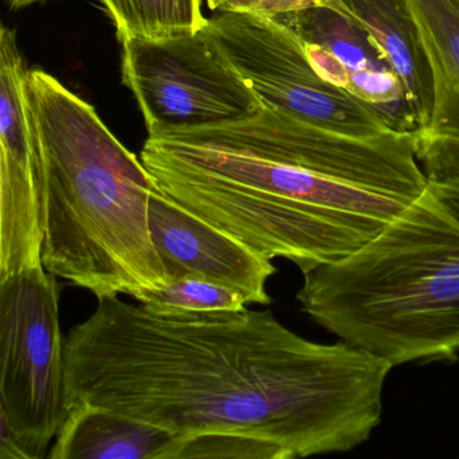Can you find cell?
I'll return each instance as SVG.
<instances>
[{"mask_svg": "<svg viewBox=\"0 0 459 459\" xmlns=\"http://www.w3.org/2000/svg\"><path fill=\"white\" fill-rule=\"evenodd\" d=\"M393 368L347 342L304 339L272 310L155 315L110 296L65 337L69 409L100 407L180 438L250 437L290 459L366 444Z\"/></svg>", "mask_w": 459, "mask_h": 459, "instance_id": "obj_1", "label": "cell"}, {"mask_svg": "<svg viewBox=\"0 0 459 459\" xmlns=\"http://www.w3.org/2000/svg\"><path fill=\"white\" fill-rule=\"evenodd\" d=\"M140 161L164 196L302 275L352 255L428 182L414 132L350 137L264 105L243 120L148 135Z\"/></svg>", "mask_w": 459, "mask_h": 459, "instance_id": "obj_2", "label": "cell"}, {"mask_svg": "<svg viewBox=\"0 0 459 459\" xmlns=\"http://www.w3.org/2000/svg\"><path fill=\"white\" fill-rule=\"evenodd\" d=\"M23 97L45 181L43 269L97 299L143 304L169 282L148 225L152 177L89 102L45 70H26Z\"/></svg>", "mask_w": 459, "mask_h": 459, "instance_id": "obj_3", "label": "cell"}, {"mask_svg": "<svg viewBox=\"0 0 459 459\" xmlns=\"http://www.w3.org/2000/svg\"><path fill=\"white\" fill-rule=\"evenodd\" d=\"M302 312L342 341L390 361L459 357V174L420 196L352 255L304 275Z\"/></svg>", "mask_w": 459, "mask_h": 459, "instance_id": "obj_4", "label": "cell"}, {"mask_svg": "<svg viewBox=\"0 0 459 459\" xmlns=\"http://www.w3.org/2000/svg\"><path fill=\"white\" fill-rule=\"evenodd\" d=\"M0 411L30 459L46 457L69 412L59 286L43 266L0 280Z\"/></svg>", "mask_w": 459, "mask_h": 459, "instance_id": "obj_5", "label": "cell"}, {"mask_svg": "<svg viewBox=\"0 0 459 459\" xmlns=\"http://www.w3.org/2000/svg\"><path fill=\"white\" fill-rule=\"evenodd\" d=\"M201 31L264 107L350 137L393 131L351 92L324 80L307 58L301 38L283 22L220 13L207 19Z\"/></svg>", "mask_w": 459, "mask_h": 459, "instance_id": "obj_6", "label": "cell"}, {"mask_svg": "<svg viewBox=\"0 0 459 459\" xmlns=\"http://www.w3.org/2000/svg\"><path fill=\"white\" fill-rule=\"evenodd\" d=\"M121 43L124 84L139 102L148 135L243 120L264 107L202 31Z\"/></svg>", "mask_w": 459, "mask_h": 459, "instance_id": "obj_7", "label": "cell"}, {"mask_svg": "<svg viewBox=\"0 0 459 459\" xmlns=\"http://www.w3.org/2000/svg\"><path fill=\"white\" fill-rule=\"evenodd\" d=\"M148 225L167 277H195L243 294L247 305H270L267 282L277 269L242 243L164 196L158 186L148 204Z\"/></svg>", "mask_w": 459, "mask_h": 459, "instance_id": "obj_8", "label": "cell"}, {"mask_svg": "<svg viewBox=\"0 0 459 459\" xmlns=\"http://www.w3.org/2000/svg\"><path fill=\"white\" fill-rule=\"evenodd\" d=\"M430 62L433 112L414 131L415 156L428 178L459 174V0H407Z\"/></svg>", "mask_w": 459, "mask_h": 459, "instance_id": "obj_9", "label": "cell"}, {"mask_svg": "<svg viewBox=\"0 0 459 459\" xmlns=\"http://www.w3.org/2000/svg\"><path fill=\"white\" fill-rule=\"evenodd\" d=\"M355 19L382 49L418 121L428 124L433 112L434 83L417 22L407 0H329Z\"/></svg>", "mask_w": 459, "mask_h": 459, "instance_id": "obj_10", "label": "cell"}, {"mask_svg": "<svg viewBox=\"0 0 459 459\" xmlns=\"http://www.w3.org/2000/svg\"><path fill=\"white\" fill-rule=\"evenodd\" d=\"M180 437L100 407H70L50 459H172Z\"/></svg>", "mask_w": 459, "mask_h": 459, "instance_id": "obj_11", "label": "cell"}, {"mask_svg": "<svg viewBox=\"0 0 459 459\" xmlns=\"http://www.w3.org/2000/svg\"><path fill=\"white\" fill-rule=\"evenodd\" d=\"M275 19L290 27L305 42L320 45L331 53L350 75L348 92L371 73L393 70L374 38L332 3Z\"/></svg>", "mask_w": 459, "mask_h": 459, "instance_id": "obj_12", "label": "cell"}, {"mask_svg": "<svg viewBox=\"0 0 459 459\" xmlns=\"http://www.w3.org/2000/svg\"><path fill=\"white\" fill-rule=\"evenodd\" d=\"M45 199L35 182L11 170L0 153V280L42 266Z\"/></svg>", "mask_w": 459, "mask_h": 459, "instance_id": "obj_13", "label": "cell"}, {"mask_svg": "<svg viewBox=\"0 0 459 459\" xmlns=\"http://www.w3.org/2000/svg\"><path fill=\"white\" fill-rule=\"evenodd\" d=\"M26 70L15 31L0 21V153L11 169L32 178L45 197L42 166L24 105Z\"/></svg>", "mask_w": 459, "mask_h": 459, "instance_id": "obj_14", "label": "cell"}, {"mask_svg": "<svg viewBox=\"0 0 459 459\" xmlns=\"http://www.w3.org/2000/svg\"><path fill=\"white\" fill-rule=\"evenodd\" d=\"M115 22L120 40H164L201 31L207 18L202 0H100Z\"/></svg>", "mask_w": 459, "mask_h": 459, "instance_id": "obj_15", "label": "cell"}, {"mask_svg": "<svg viewBox=\"0 0 459 459\" xmlns=\"http://www.w3.org/2000/svg\"><path fill=\"white\" fill-rule=\"evenodd\" d=\"M143 307L151 314L190 312H240L247 306L243 294L228 286L195 277L171 278L160 290L150 294Z\"/></svg>", "mask_w": 459, "mask_h": 459, "instance_id": "obj_16", "label": "cell"}, {"mask_svg": "<svg viewBox=\"0 0 459 459\" xmlns=\"http://www.w3.org/2000/svg\"><path fill=\"white\" fill-rule=\"evenodd\" d=\"M191 458L290 459L277 445L237 434L183 437L172 459Z\"/></svg>", "mask_w": 459, "mask_h": 459, "instance_id": "obj_17", "label": "cell"}, {"mask_svg": "<svg viewBox=\"0 0 459 459\" xmlns=\"http://www.w3.org/2000/svg\"><path fill=\"white\" fill-rule=\"evenodd\" d=\"M212 11L242 13L280 18L310 7L324 5L329 0H206Z\"/></svg>", "mask_w": 459, "mask_h": 459, "instance_id": "obj_18", "label": "cell"}, {"mask_svg": "<svg viewBox=\"0 0 459 459\" xmlns=\"http://www.w3.org/2000/svg\"><path fill=\"white\" fill-rule=\"evenodd\" d=\"M0 459H30L26 450L11 430L2 411H0Z\"/></svg>", "mask_w": 459, "mask_h": 459, "instance_id": "obj_19", "label": "cell"}, {"mask_svg": "<svg viewBox=\"0 0 459 459\" xmlns=\"http://www.w3.org/2000/svg\"><path fill=\"white\" fill-rule=\"evenodd\" d=\"M37 2H45V0H8V4H10L13 11H16L27 7V5L34 4Z\"/></svg>", "mask_w": 459, "mask_h": 459, "instance_id": "obj_20", "label": "cell"}]
</instances>
